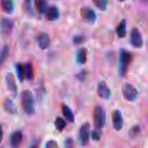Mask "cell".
Wrapping results in <instances>:
<instances>
[{
    "label": "cell",
    "instance_id": "obj_6",
    "mask_svg": "<svg viewBox=\"0 0 148 148\" xmlns=\"http://www.w3.org/2000/svg\"><path fill=\"white\" fill-rule=\"evenodd\" d=\"M130 43L134 48L140 49L143 46V39L141 33L137 27L132 29L130 33Z\"/></svg>",
    "mask_w": 148,
    "mask_h": 148
},
{
    "label": "cell",
    "instance_id": "obj_29",
    "mask_svg": "<svg viewBox=\"0 0 148 148\" xmlns=\"http://www.w3.org/2000/svg\"><path fill=\"white\" fill-rule=\"evenodd\" d=\"M85 40V36H82V35H79V36H76L73 38V43L76 45L82 44L84 43Z\"/></svg>",
    "mask_w": 148,
    "mask_h": 148
},
{
    "label": "cell",
    "instance_id": "obj_24",
    "mask_svg": "<svg viewBox=\"0 0 148 148\" xmlns=\"http://www.w3.org/2000/svg\"><path fill=\"white\" fill-rule=\"evenodd\" d=\"M92 2L101 11H106L108 9V0H92Z\"/></svg>",
    "mask_w": 148,
    "mask_h": 148
},
{
    "label": "cell",
    "instance_id": "obj_28",
    "mask_svg": "<svg viewBox=\"0 0 148 148\" xmlns=\"http://www.w3.org/2000/svg\"><path fill=\"white\" fill-rule=\"evenodd\" d=\"M140 132V128L138 126H135V127H133L131 130L129 132V134H130V137L132 138H134V137H137L139 133Z\"/></svg>",
    "mask_w": 148,
    "mask_h": 148
},
{
    "label": "cell",
    "instance_id": "obj_21",
    "mask_svg": "<svg viewBox=\"0 0 148 148\" xmlns=\"http://www.w3.org/2000/svg\"><path fill=\"white\" fill-rule=\"evenodd\" d=\"M116 32L119 38H124L127 35V31H126V20H123L121 23L118 25Z\"/></svg>",
    "mask_w": 148,
    "mask_h": 148
},
{
    "label": "cell",
    "instance_id": "obj_4",
    "mask_svg": "<svg viewBox=\"0 0 148 148\" xmlns=\"http://www.w3.org/2000/svg\"><path fill=\"white\" fill-rule=\"evenodd\" d=\"M122 93L126 100L130 102H134L138 97V91L130 83H125L122 86Z\"/></svg>",
    "mask_w": 148,
    "mask_h": 148
},
{
    "label": "cell",
    "instance_id": "obj_23",
    "mask_svg": "<svg viewBox=\"0 0 148 148\" xmlns=\"http://www.w3.org/2000/svg\"><path fill=\"white\" fill-rule=\"evenodd\" d=\"M9 52H10V48L8 46L5 45L3 46L2 49L0 51V67L3 65L4 63L5 60L7 59V56L9 55Z\"/></svg>",
    "mask_w": 148,
    "mask_h": 148
},
{
    "label": "cell",
    "instance_id": "obj_31",
    "mask_svg": "<svg viewBox=\"0 0 148 148\" xmlns=\"http://www.w3.org/2000/svg\"><path fill=\"white\" fill-rule=\"evenodd\" d=\"M45 147L46 148H53V147H58V144L56 141L54 140H49L46 143Z\"/></svg>",
    "mask_w": 148,
    "mask_h": 148
},
{
    "label": "cell",
    "instance_id": "obj_22",
    "mask_svg": "<svg viewBox=\"0 0 148 148\" xmlns=\"http://www.w3.org/2000/svg\"><path fill=\"white\" fill-rule=\"evenodd\" d=\"M25 75L26 79L28 80L33 79V76H34L33 65L29 62L25 64Z\"/></svg>",
    "mask_w": 148,
    "mask_h": 148
},
{
    "label": "cell",
    "instance_id": "obj_2",
    "mask_svg": "<svg viewBox=\"0 0 148 148\" xmlns=\"http://www.w3.org/2000/svg\"><path fill=\"white\" fill-rule=\"evenodd\" d=\"M21 103L23 110L27 115H32L35 112V101L33 92L25 90L22 92Z\"/></svg>",
    "mask_w": 148,
    "mask_h": 148
},
{
    "label": "cell",
    "instance_id": "obj_20",
    "mask_svg": "<svg viewBox=\"0 0 148 148\" xmlns=\"http://www.w3.org/2000/svg\"><path fill=\"white\" fill-rule=\"evenodd\" d=\"M15 70L17 73V78L20 82H23L24 80L25 75V64L22 63H17L15 64Z\"/></svg>",
    "mask_w": 148,
    "mask_h": 148
},
{
    "label": "cell",
    "instance_id": "obj_14",
    "mask_svg": "<svg viewBox=\"0 0 148 148\" xmlns=\"http://www.w3.org/2000/svg\"><path fill=\"white\" fill-rule=\"evenodd\" d=\"M3 107H4V109L6 112L10 114H12V115L16 114V113L17 112V108L16 107V105L13 102L12 100H11L9 98H6L4 101V102H3Z\"/></svg>",
    "mask_w": 148,
    "mask_h": 148
},
{
    "label": "cell",
    "instance_id": "obj_26",
    "mask_svg": "<svg viewBox=\"0 0 148 148\" xmlns=\"http://www.w3.org/2000/svg\"><path fill=\"white\" fill-rule=\"evenodd\" d=\"M23 10L27 13V14H33V4H32V0H24L23 5Z\"/></svg>",
    "mask_w": 148,
    "mask_h": 148
},
{
    "label": "cell",
    "instance_id": "obj_17",
    "mask_svg": "<svg viewBox=\"0 0 148 148\" xmlns=\"http://www.w3.org/2000/svg\"><path fill=\"white\" fill-rule=\"evenodd\" d=\"M87 53H88V51H87L86 49L85 48L79 49L77 51L76 56H75L77 63L80 65L85 64L87 62Z\"/></svg>",
    "mask_w": 148,
    "mask_h": 148
},
{
    "label": "cell",
    "instance_id": "obj_27",
    "mask_svg": "<svg viewBox=\"0 0 148 148\" xmlns=\"http://www.w3.org/2000/svg\"><path fill=\"white\" fill-rule=\"evenodd\" d=\"M103 132L101 131V129H97L95 128V130H92V132H91V137L93 140L95 141H98L101 139V137H102Z\"/></svg>",
    "mask_w": 148,
    "mask_h": 148
},
{
    "label": "cell",
    "instance_id": "obj_5",
    "mask_svg": "<svg viewBox=\"0 0 148 148\" xmlns=\"http://www.w3.org/2000/svg\"><path fill=\"white\" fill-rule=\"evenodd\" d=\"M90 127L89 123H85L80 127L78 133V140L81 145L85 146L88 144L90 139Z\"/></svg>",
    "mask_w": 148,
    "mask_h": 148
},
{
    "label": "cell",
    "instance_id": "obj_18",
    "mask_svg": "<svg viewBox=\"0 0 148 148\" xmlns=\"http://www.w3.org/2000/svg\"><path fill=\"white\" fill-rule=\"evenodd\" d=\"M61 108H62V112L63 114L64 118L69 122L73 123L75 121V116H74L72 109L68 106L65 105V104H62V106H61Z\"/></svg>",
    "mask_w": 148,
    "mask_h": 148
},
{
    "label": "cell",
    "instance_id": "obj_12",
    "mask_svg": "<svg viewBox=\"0 0 148 148\" xmlns=\"http://www.w3.org/2000/svg\"><path fill=\"white\" fill-rule=\"evenodd\" d=\"M38 45L41 49H46L49 47L51 44V40L49 36L46 33L41 32L38 34L36 36Z\"/></svg>",
    "mask_w": 148,
    "mask_h": 148
},
{
    "label": "cell",
    "instance_id": "obj_10",
    "mask_svg": "<svg viewBox=\"0 0 148 148\" xmlns=\"http://www.w3.org/2000/svg\"><path fill=\"white\" fill-rule=\"evenodd\" d=\"M14 27V22L9 18H3L1 22V35L4 37L10 36Z\"/></svg>",
    "mask_w": 148,
    "mask_h": 148
},
{
    "label": "cell",
    "instance_id": "obj_7",
    "mask_svg": "<svg viewBox=\"0 0 148 148\" xmlns=\"http://www.w3.org/2000/svg\"><path fill=\"white\" fill-rule=\"evenodd\" d=\"M80 14L84 21L89 24H93L96 20V14L95 11L90 7H83L81 9Z\"/></svg>",
    "mask_w": 148,
    "mask_h": 148
},
{
    "label": "cell",
    "instance_id": "obj_8",
    "mask_svg": "<svg viewBox=\"0 0 148 148\" xmlns=\"http://www.w3.org/2000/svg\"><path fill=\"white\" fill-rule=\"evenodd\" d=\"M97 93L99 95L101 98L103 100H108L110 99L111 95V90L110 88L107 85L106 82L104 81H101L98 84L97 87Z\"/></svg>",
    "mask_w": 148,
    "mask_h": 148
},
{
    "label": "cell",
    "instance_id": "obj_25",
    "mask_svg": "<svg viewBox=\"0 0 148 148\" xmlns=\"http://www.w3.org/2000/svg\"><path fill=\"white\" fill-rule=\"evenodd\" d=\"M54 125L58 131L62 132L65 129V127H66V121H65L63 118H62V117H57V118L56 119V120H55Z\"/></svg>",
    "mask_w": 148,
    "mask_h": 148
},
{
    "label": "cell",
    "instance_id": "obj_16",
    "mask_svg": "<svg viewBox=\"0 0 148 148\" xmlns=\"http://www.w3.org/2000/svg\"><path fill=\"white\" fill-rule=\"evenodd\" d=\"M46 19L49 21H55L59 17V12L56 6H51L49 7L46 12Z\"/></svg>",
    "mask_w": 148,
    "mask_h": 148
},
{
    "label": "cell",
    "instance_id": "obj_9",
    "mask_svg": "<svg viewBox=\"0 0 148 148\" xmlns=\"http://www.w3.org/2000/svg\"><path fill=\"white\" fill-rule=\"evenodd\" d=\"M112 122L114 130L119 131L123 128L124 119L121 112L119 110H114L112 113Z\"/></svg>",
    "mask_w": 148,
    "mask_h": 148
},
{
    "label": "cell",
    "instance_id": "obj_30",
    "mask_svg": "<svg viewBox=\"0 0 148 148\" xmlns=\"http://www.w3.org/2000/svg\"><path fill=\"white\" fill-rule=\"evenodd\" d=\"M86 75H87V72L85 70H82V72H79L78 75H76V77L78 80H79L80 82H83L85 80V79L86 78Z\"/></svg>",
    "mask_w": 148,
    "mask_h": 148
},
{
    "label": "cell",
    "instance_id": "obj_34",
    "mask_svg": "<svg viewBox=\"0 0 148 148\" xmlns=\"http://www.w3.org/2000/svg\"><path fill=\"white\" fill-rule=\"evenodd\" d=\"M119 1H124L125 0H119Z\"/></svg>",
    "mask_w": 148,
    "mask_h": 148
},
{
    "label": "cell",
    "instance_id": "obj_1",
    "mask_svg": "<svg viewBox=\"0 0 148 148\" xmlns=\"http://www.w3.org/2000/svg\"><path fill=\"white\" fill-rule=\"evenodd\" d=\"M133 55L126 49H121L119 56V73L120 76H125L128 71L129 66L132 63Z\"/></svg>",
    "mask_w": 148,
    "mask_h": 148
},
{
    "label": "cell",
    "instance_id": "obj_33",
    "mask_svg": "<svg viewBox=\"0 0 148 148\" xmlns=\"http://www.w3.org/2000/svg\"><path fill=\"white\" fill-rule=\"evenodd\" d=\"M3 140V127L0 124V143L2 142Z\"/></svg>",
    "mask_w": 148,
    "mask_h": 148
},
{
    "label": "cell",
    "instance_id": "obj_3",
    "mask_svg": "<svg viewBox=\"0 0 148 148\" xmlns=\"http://www.w3.org/2000/svg\"><path fill=\"white\" fill-rule=\"evenodd\" d=\"M106 115L104 108L101 106H97L93 111V121L95 127L102 130L106 124Z\"/></svg>",
    "mask_w": 148,
    "mask_h": 148
},
{
    "label": "cell",
    "instance_id": "obj_19",
    "mask_svg": "<svg viewBox=\"0 0 148 148\" xmlns=\"http://www.w3.org/2000/svg\"><path fill=\"white\" fill-rule=\"evenodd\" d=\"M35 5L38 12L40 14H44L48 10V1L46 0H34Z\"/></svg>",
    "mask_w": 148,
    "mask_h": 148
},
{
    "label": "cell",
    "instance_id": "obj_11",
    "mask_svg": "<svg viewBox=\"0 0 148 148\" xmlns=\"http://www.w3.org/2000/svg\"><path fill=\"white\" fill-rule=\"evenodd\" d=\"M5 81L6 84H7V87L8 88L9 90L12 93V95L14 97H16L17 95V87L16 85L15 82V79H14V77L12 73L11 72H8V73L6 75L5 77Z\"/></svg>",
    "mask_w": 148,
    "mask_h": 148
},
{
    "label": "cell",
    "instance_id": "obj_32",
    "mask_svg": "<svg viewBox=\"0 0 148 148\" xmlns=\"http://www.w3.org/2000/svg\"><path fill=\"white\" fill-rule=\"evenodd\" d=\"M64 143H65V146L67 147H72V146H73V141H72V139L70 138L66 139Z\"/></svg>",
    "mask_w": 148,
    "mask_h": 148
},
{
    "label": "cell",
    "instance_id": "obj_15",
    "mask_svg": "<svg viewBox=\"0 0 148 148\" xmlns=\"http://www.w3.org/2000/svg\"><path fill=\"white\" fill-rule=\"evenodd\" d=\"M1 10L7 14H10L14 12V3L13 0H1Z\"/></svg>",
    "mask_w": 148,
    "mask_h": 148
},
{
    "label": "cell",
    "instance_id": "obj_13",
    "mask_svg": "<svg viewBox=\"0 0 148 148\" xmlns=\"http://www.w3.org/2000/svg\"><path fill=\"white\" fill-rule=\"evenodd\" d=\"M10 146L12 147H17L20 145L22 141H23V133L20 131H15L12 133L10 136Z\"/></svg>",
    "mask_w": 148,
    "mask_h": 148
}]
</instances>
